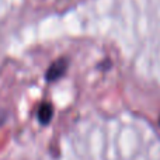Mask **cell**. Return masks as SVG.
Wrapping results in <instances>:
<instances>
[{
    "label": "cell",
    "instance_id": "6da1fadb",
    "mask_svg": "<svg viewBox=\"0 0 160 160\" xmlns=\"http://www.w3.org/2000/svg\"><path fill=\"white\" fill-rule=\"evenodd\" d=\"M68 68H69V61H68V58H65V56L53 61L52 63L49 65V68H48L47 73H45L47 82L52 83V82L59 80L61 78H63L68 72Z\"/></svg>",
    "mask_w": 160,
    "mask_h": 160
},
{
    "label": "cell",
    "instance_id": "3957f363",
    "mask_svg": "<svg viewBox=\"0 0 160 160\" xmlns=\"http://www.w3.org/2000/svg\"><path fill=\"white\" fill-rule=\"evenodd\" d=\"M159 125H160V117H159Z\"/></svg>",
    "mask_w": 160,
    "mask_h": 160
},
{
    "label": "cell",
    "instance_id": "7a4b0ae2",
    "mask_svg": "<svg viewBox=\"0 0 160 160\" xmlns=\"http://www.w3.org/2000/svg\"><path fill=\"white\" fill-rule=\"evenodd\" d=\"M37 117H38V121L41 122L42 125H49V122L52 121L53 117V107L51 102H42L38 107V111H37Z\"/></svg>",
    "mask_w": 160,
    "mask_h": 160
}]
</instances>
